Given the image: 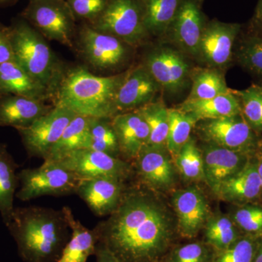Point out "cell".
I'll list each match as a JSON object with an SVG mask.
<instances>
[{
  "instance_id": "6da1fadb",
  "label": "cell",
  "mask_w": 262,
  "mask_h": 262,
  "mask_svg": "<svg viewBox=\"0 0 262 262\" xmlns=\"http://www.w3.org/2000/svg\"><path fill=\"white\" fill-rule=\"evenodd\" d=\"M94 227L98 244L122 262H162L173 241L170 213L154 191L127 187L118 208Z\"/></svg>"
},
{
  "instance_id": "7a4b0ae2",
  "label": "cell",
  "mask_w": 262,
  "mask_h": 262,
  "mask_svg": "<svg viewBox=\"0 0 262 262\" xmlns=\"http://www.w3.org/2000/svg\"><path fill=\"white\" fill-rule=\"evenodd\" d=\"M7 227L24 262H58L71 238L62 210L39 206L15 208Z\"/></svg>"
},
{
  "instance_id": "3957f363",
  "label": "cell",
  "mask_w": 262,
  "mask_h": 262,
  "mask_svg": "<svg viewBox=\"0 0 262 262\" xmlns=\"http://www.w3.org/2000/svg\"><path fill=\"white\" fill-rule=\"evenodd\" d=\"M126 71L101 77L82 67L66 72L57 91L54 103H59L76 115L113 118L117 115L116 97Z\"/></svg>"
},
{
  "instance_id": "277c9868",
  "label": "cell",
  "mask_w": 262,
  "mask_h": 262,
  "mask_svg": "<svg viewBox=\"0 0 262 262\" xmlns=\"http://www.w3.org/2000/svg\"><path fill=\"white\" fill-rule=\"evenodd\" d=\"M8 28L15 62L46 86L56 101L67 70L63 62L52 51L46 38L20 15L13 19Z\"/></svg>"
},
{
  "instance_id": "5b68a950",
  "label": "cell",
  "mask_w": 262,
  "mask_h": 262,
  "mask_svg": "<svg viewBox=\"0 0 262 262\" xmlns=\"http://www.w3.org/2000/svg\"><path fill=\"white\" fill-rule=\"evenodd\" d=\"M20 16L48 40L74 48L77 20L66 0H29Z\"/></svg>"
},
{
  "instance_id": "8992f818",
  "label": "cell",
  "mask_w": 262,
  "mask_h": 262,
  "mask_svg": "<svg viewBox=\"0 0 262 262\" xmlns=\"http://www.w3.org/2000/svg\"><path fill=\"white\" fill-rule=\"evenodd\" d=\"M89 25L132 48L143 44L149 37L139 0H108L101 14Z\"/></svg>"
},
{
  "instance_id": "52a82bcc",
  "label": "cell",
  "mask_w": 262,
  "mask_h": 262,
  "mask_svg": "<svg viewBox=\"0 0 262 262\" xmlns=\"http://www.w3.org/2000/svg\"><path fill=\"white\" fill-rule=\"evenodd\" d=\"M18 177L20 189L15 196L21 201L46 195L61 196L76 194L82 180L73 172L50 160H44L38 168L23 169Z\"/></svg>"
},
{
  "instance_id": "ba28073f",
  "label": "cell",
  "mask_w": 262,
  "mask_h": 262,
  "mask_svg": "<svg viewBox=\"0 0 262 262\" xmlns=\"http://www.w3.org/2000/svg\"><path fill=\"white\" fill-rule=\"evenodd\" d=\"M77 46L84 61L99 71H115L125 64L132 47L118 38L83 23L77 29Z\"/></svg>"
},
{
  "instance_id": "9c48e42d",
  "label": "cell",
  "mask_w": 262,
  "mask_h": 262,
  "mask_svg": "<svg viewBox=\"0 0 262 262\" xmlns=\"http://www.w3.org/2000/svg\"><path fill=\"white\" fill-rule=\"evenodd\" d=\"M202 122L198 127L204 142L249 155H254L259 148L261 137L241 114Z\"/></svg>"
},
{
  "instance_id": "30bf717a",
  "label": "cell",
  "mask_w": 262,
  "mask_h": 262,
  "mask_svg": "<svg viewBox=\"0 0 262 262\" xmlns=\"http://www.w3.org/2000/svg\"><path fill=\"white\" fill-rule=\"evenodd\" d=\"M76 114L59 103L39 117L30 126L18 129L22 144L29 158L46 159L48 153L60 139Z\"/></svg>"
},
{
  "instance_id": "8fae6325",
  "label": "cell",
  "mask_w": 262,
  "mask_h": 262,
  "mask_svg": "<svg viewBox=\"0 0 262 262\" xmlns=\"http://www.w3.org/2000/svg\"><path fill=\"white\" fill-rule=\"evenodd\" d=\"M54 162L81 179L107 178L126 182L134 175L132 163L91 149L77 150Z\"/></svg>"
},
{
  "instance_id": "7c38bea8",
  "label": "cell",
  "mask_w": 262,
  "mask_h": 262,
  "mask_svg": "<svg viewBox=\"0 0 262 262\" xmlns=\"http://www.w3.org/2000/svg\"><path fill=\"white\" fill-rule=\"evenodd\" d=\"M143 64L168 94L182 92L191 79L190 66L184 53L172 48H154L146 55Z\"/></svg>"
},
{
  "instance_id": "4fadbf2b",
  "label": "cell",
  "mask_w": 262,
  "mask_h": 262,
  "mask_svg": "<svg viewBox=\"0 0 262 262\" xmlns=\"http://www.w3.org/2000/svg\"><path fill=\"white\" fill-rule=\"evenodd\" d=\"M173 163L167 148L145 146L132 163L138 184L154 192L170 189L175 182Z\"/></svg>"
},
{
  "instance_id": "5bb4252c",
  "label": "cell",
  "mask_w": 262,
  "mask_h": 262,
  "mask_svg": "<svg viewBox=\"0 0 262 262\" xmlns=\"http://www.w3.org/2000/svg\"><path fill=\"white\" fill-rule=\"evenodd\" d=\"M241 25L214 19L206 23L200 45L199 56L208 67L222 70L228 67Z\"/></svg>"
},
{
  "instance_id": "9a60e30c",
  "label": "cell",
  "mask_w": 262,
  "mask_h": 262,
  "mask_svg": "<svg viewBox=\"0 0 262 262\" xmlns=\"http://www.w3.org/2000/svg\"><path fill=\"white\" fill-rule=\"evenodd\" d=\"M207 22L196 0H184L167 34L179 51L198 58Z\"/></svg>"
},
{
  "instance_id": "2e32d148",
  "label": "cell",
  "mask_w": 262,
  "mask_h": 262,
  "mask_svg": "<svg viewBox=\"0 0 262 262\" xmlns=\"http://www.w3.org/2000/svg\"><path fill=\"white\" fill-rule=\"evenodd\" d=\"M201 151L203 162V179L215 194L221 184L241 171L253 155L206 142L202 145Z\"/></svg>"
},
{
  "instance_id": "e0dca14e",
  "label": "cell",
  "mask_w": 262,
  "mask_h": 262,
  "mask_svg": "<svg viewBox=\"0 0 262 262\" xmlns=\"http://www.w3.org/2000/svg\"><path fill=\"white\" fill-rule=\"evenodd\" d=\"M160 90L145 66L139 64L129 69L117 92V114L134 111L152 102Z\"/></svg>"
},
{
  "instance_id": "ac0fdd59",
  "label": "cell",
  "mask_w": 262,
  "mask_h": 262,
  "mask_svg": "<svg viewBox=\"0 0 262 262\" xmlns=\"http://www.w3.org/2000/svg\"><path fill=\"white\" fill-rule=\"evenodd\" d=\"M177 219V228L182 237L193 238L209 218V208L204 194L196 187L179 189L172 196Z\"/></svg>"
},
{
  "instance_id": "d6986e66",
  "label": "cell",
  "mask_w": 262,
  "mask_h": 262,
  "mask_svg": "<svg viewBox=\"0 0 262 262\" xmlns=\"http://www.w3.org/2000/svg\"><path fill=\"white\" fill-rule=\"evenodd\" d=\"M127 188L125 182L115 179H82L76 194L85 202L95 215L106 216L118 208Z\"/></svg>"
},
{
  "instance_id": "ffe728a7",
  "label": "cell",
  "mask_w": 262,
  "mask_h": 262,
  "mask_svg": "<svg viewBox=\"0 0 262 262\" xmlns=\"http://www.w3.org/2000/svg\"><path fill=\"white\" fill-rule=\"evenodd\" d=\"M120 150V158L132 163L148 144L149 128L139 110L117 114L111 119Z\"/></svg>"
},
{
  "instance_id": "44dd1931",
  "label": "cell",
  "mask_w": 262,
  "mask_h": 262,
  "mask_svg": "<svg viewBox=\"0 0 262 262\" xmlns=\"http://www.w3.org/2000/svg\"><path fill=\"white\" fill-rule=\"evenodd\" d=\"M255 154L251 157L247 165L241 171L221 184L215 193L221 199L235 206L249 203L262 204L261 184Z\"/></svg>"
},
{
  "instance_id": "7402d4cb",
  "label": "cell",
  "mask_w": 262,
  "mask_h": 262,
  "mask_svg": "<svg viewBox=\"0 0 262 262\" xmlns=\"http://www.w3.org/2000/svg\"><path fill=\"white\" fill-rule=\"evenodd\" d=\"M10 94H0V126L25 128L46 115L54 104Z\"/></svg>"
},
{
  "instance_id": "603a6c76",
  "label": "cell",
  "mask_w": 262,
  "mask_h": 262,
  "mask_svg": "<svg viewBox=\"0 0 262 262\" xmlns=\"http://www.w3.org/2000/svg\"><path fill=\"white\" fill-rule=\"evenodd\" d=\"M10 94L41 101L55 99L46 86L29 75L17 62L0 64V94Z\"/></svg>"
},
{
  "instance_id": "cb8c5ba5",
  "label": "cell",
  "mask_w": 262,
  "mask_h": 262,
  "mask_svg": "<svg viewBox=\"0 0 262 262\" xmlns=\"http://www.w3.org/2000/svg\"><path fill=\"white\" fill-rule=\"evenodd\" d=\"M62 211L71 229V238L58 262H87L96 252L97 235L94 229H88L76 220L70 208L63 207Z\"/></svg>"
},
{
  "instance_id": "d4e9b609",
  "label": "cell",
  "mask_w": 262,
  "mask_h": 262,
  "mask_svg": "<svg viewBox=\"0 0 262 262\" xmlns=\"http://www.w3.org/2000/svg\"><path fill=\"white\" fill-rule=\"evenodd\" d=\"M177 108L184 113L191 114L198 122L241 114L238 100L232 89L227 94L209 99H186Z\"/></svg>"
},
{
  "instance_id": "484cf974",
  "label": "cell",
  "mask_w": 262,
  "mask_h": 262,
  "mask_svg": "<svg viewBox=\"0 0 262 262\" xmlns=\"http://www.w3.org/2000/svg\"><path fill=\"white\" fill-rule=\"evenodd\" d=\"M18 168L7 144L0 143V214L6 227L14 211L13 202L20 183L16 173Z\"/></svg>"
},
{
  "instance_id": "4316f807",
  "label": "cell",
  "mask_w": 262,
  "mask_h": 262,
  "mask_svg": "<svg viewBox=\"0 0 262 262\" xmlns=\"http://www.w3.org/2000/svg\"><path fill=\"white\" fill-rule=\"evenodd\" d=\"M149 36L165 35L184 0H139Z\"/></svg>"
},
{
  "instance_id": "83f0119b",
  "label": "cell",
  "mask_w": 262,
  "mask_h": 262,
  "mask_svg": "<svg viewBox=\"0 0 262 262\" xmlns=\"http://www.w3.org/2000/svg\"><path fill=\"white\" fill-rule=\"evenodd\" d=\"M90 118L76 115L45 160L58 161L77 150L88 149Z\"/></svg>"
},
{
  "instance_id": "f1b7e54d",
  "label": "cell",
  "mask_w": 262,
  "mask_h": 262,
  "mask_svg": "<svg viewBox=\"0 0 262 262\" xmlns=\"http://www.w3.org/2000/svg\"><path fill=\"white\" fill-rule=\"evenodd\" d=\"M192 89L187 99H209L229 93L225 76L217 69L198 68L191 74Z\"/></svg>"
},
{
  "instance_id": "f546056e",
  "label": "cell",
  "mask_w": 262,
  "mask_h": 262,
  "mask_svg": "<svg viewBox=\"0 0 262 262\" xmlns=\"http://www.w3.org/2000/svg\"><path fill=\"white\" fill-rule=\"evenodd\" d=\"M168 110L162 101H153L137 110L145 119L149 128V139L146 146L167 148L169 130Z\"/></svg>"
},
{
  "instance_id": "4dcf8cb0",
  "label": "cell",
  "mask_w": 262,
  "mask_h": 262,
  "mask_svg": "<svg viewBox=\"0 0 262 262\" xmlns=\"http://www.w3.org/2000/svg\"><path fill=\"white\" fill-rule=\"evenodd\" d=\"M207 244L215 251H222L244 235L230 216L215 215L208 218L205 225Z\"/></svg>"
},
{
  "instance_id": "1f68e13d",
  "label": "cell",
  "mask_w": 262,
  "mask_h": 262,
  "mask_svg": "<svg viewBox=\"0 0 262 262\" xmlns=\"http://www.w3.org/2000/svg\"><path fill=\"white\" fill-rule=\"evenodd\" d=\"M112 118L91 117L89 122V148L120 158V150Z\"/></svg>"
},
{
  "instance_id": "d6a6232c",
  "label": "cell",
  "mask_w": 262,
  "mask_h": 262,
  "mask_svg": "<svg viewBox=\"0 0 262 262\" xmlns=\"http://www.w3.org/2000/svg\"><path fill=\"white\" fill-rule=\"evenodd\" d=\"M169 130L167 149L173 160L184 144L191 138V133L196 126L198 120L191 114L177 108H169Z\"/></svg>"
},
{
  "instance_id": "836d02e7",
  "label": "cell",
  "mask_w": 262,
  "mask_h": 262,
  "mask_svg": "<svg viewBox=\"0 0 262 262\" xmlns=\"http://www.w3.org/2000/svg\"><path fill=\"white\" fill-rule=\"evenodd\" d=\"M239 101L241 114L250 127L262 136V83L252 84L241 91L232 90Z\"/></svg>"
},
{
  "instance_id": "e575fe53",
  "label": "cell",
  "mask_w": 262,
  "mask_h": 262,
  "mask_svg": "<svg viewBox=\"0 0 262 262\" xmlns=\"http://www.w3.org/2000/svg\"><path fill=\"white\" fill-rule=\"evenodd\" d=\"M179 173L187 180L203 179V162L201 149L190 138L173 160Z\"/></svg>"
},
{
  "instance_id": "d590c367",
  "label": "cell",
  "mask_w": 262,
  "mask_h": 262,
  "mask_svg": "<svg viewBox=\"0 0 262 262\" xmlns=\"http://www.w3.org/2000/svg\"><path fill=\"white\" fill-rule=\"evenodd\" d=\"M230 217L244 235L262 237L261 203L236 206Z\"/></svg>"
},
{
  "instance_id": "8d00e7d4",
  "label": "cell",
  "mask_w": 262,
  "mask_h": 262,
  "mask_svg": "<svg viewBox=\"0 0 262 262\" xmlns=\"http://www.w3.org/2000/svg\"><path fill=\"white\" fill-rule=\"evenodd\" d=\"M258 239L244 235L229 248L216 251L211 262H253Z\"/></svg>"
},
{
  "instance_id": "74e56055",
  "label": "cell",
  "mask_w": 262,
  "mask_h": 262,
  "mask_svg": "<svg viewBox=\"0 0 262 262\" xmlns=\"http://www.w3.org/2000/svg\"><path fill=\"white\" fill-rule=\"evenodd\" d=\"M236 57L244 69L262 78V37L246 38L237 48Z\"/></svg>"
},
{
  "instance_id": "f35d334b",
  "label": "cell",
  "mask_w": 262,
  "mask_h": 262,
  "mask_svg": "<svg viewBox=\"0 0 262 262\" xmlns=\"http://www.w3.org/2000/svg\"><path fill=\"white\" fill-rule=\"evenodd\" d=\"M76 20L93 23L106 6L108 0H66Z\"/></svg>"
},
{
  "instance_id": "ab89813d",
  "label": "cell",
  "mask_w": 262,
  "mask_h": 262,
  "mask_svg": "<svg viewBox=\"0 0 262 262\" xmlns=\"http://www.w3.org/2000/svg\"><path fill=\"white\" fill-rule=\"evenodd\" d=\"M208 248L201 242L189 243L172 251L169 262H208Z\"/></svg>"
},
{
  "instance_id": "60d3db41",
  "label": "cell",
  "mask_w": 262,
  "mask_h": 262,
  "mask_svg": "<svg viewBox=\"0 0 262 262\" xmlns=\"http://www.w3.org/2000/svg\"><path fill=\"white\" fill-rule=\"evenodd\" d=\"M15 61L13 46L10 41L9 28L0 30V64Z\"/></svg>"
},
{
  "instance_id": "b9f144b4",
  "label": "cell",
  "mask_w": 262,
  "mask_h": 262,
  "mask_svg": "<svg viewBox=\"0 0 262 262\" xmlns=\"http://www.w3.org/2000/svg\"><path fill=\"white\" fill-rule=\"evenodd\" d=\"M94 256H96V262H122L113 253L99 244H97Z\"/></svg>"
},
{
  "instance_id": "7bdbcfd3",
  "label": "cell",
  "mask_w": 262,
  "mask_h": 262,
  "mask_svg": "<svg viewBox=\"0 0 262 262\" xmlns=\"http://www.w3.org/2000/svg\"><path fill=\"white\" fill-rule=\"evenodd\" d=\"M252 25L255 28L262 29V0H258L252 18Z\"/></svg>"
},
{
  "instance_id": "ee69618b",
  "label": "cell",
  "mask_w": 262,
  "mask_h": 262,
  "mask_svg": "<svg viewBox=\"0 0 262 262\" xmlns=\"http://www.w3.org/2000/svg\"><path fill=\"white\" fill-rule=\"evenodd\" d=\"M256 160H257V168L258 177H259L260 184H261V203H262V149L258 148L256 152Z\"/></svg>"
},
{
  "instance_id": "f6af8a7d",
  "label": "cell",
  "mask_w": 262,
  "mask_h": 262,
  "mask_svg": "<svg viewBox=\"0 0 262 262\" xmlns=\"http://www.w3.org/2000/svg\"><path fill=\"white\" fill-rule=\"evenodd\" d=\"M253 262H262V237H259Z\"/></svg>"
},
{
  "instance_id": "bcb514c9",
  "label": "cell",
  "mask_w": 262,
  "mask_h": 262,
  "mask_svg": "<svg viewBox=\"0 0 262 262\" xmlns=\"http://www.w3.org/2000/svg\"><path fill=\"white\" fill-rule=\"evenodd\" d=\"M18 0H0V8L11 6L15 5Z\"/></svg>"
},
{
  "instance_id": "7dc6e473",
  "label": "cell",
  "mask_w": 262,
  "mask_h": 262,
  "mask_svg": "<svg viewBox=\"0 0 262 262\" xmlns=\"http://www.w3.org/2000/svg\"><path fill=\"white\" fill-rule=\"evenodd\" d=\"M6 26H5L4 24H3L0 22V30H3V29L6 28Z\"/></svg>"
},
{
  "instance_id": "c3c4849f",
  "label": "cell",
  "mask_w": 262,
  "mask_h": 262,
  "mask_svg": "<svg viewBox=\"0 0 262 262\" xmlns=\"http://www.w3.org/2000/svg\"><path fill=\"white\" fill-rule=\"evenodd\" d=\"M260 148L262 149V138H261V141H260Z\"/></svg>"
},
{
  "instance_id": "681fc988",
  "label": "cell",
  "mask_w": 262,
  "mask_h": 262,
  "mask_svg": "<svg viewBox=\"0 0 262 262\" xmlns=\"http://www.w3.org/2000/svg\"><path fill=\"white\" fill-rule=\"evenodd\" d=\"M196 1H203V0H196Z\"/></svg>"
},
{
  "instance_id": "f907efd6",
  "label": "cell",
  "mask_w": 262,
  "mask_h": 262,
  "mask_svg": "<svg viewBox=\"0 0 262 262\" xmlns=\"http://www.w3.org/2000/svg\"><path fill=\"white\" fill-rule=\"evenodd\" d=\"M162 262H163V261H162Z\"/></svg>"
}]
</instances>
